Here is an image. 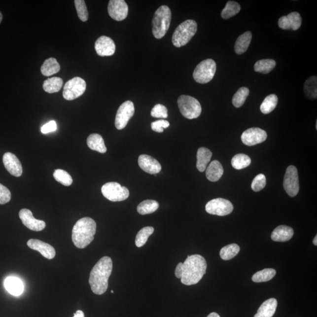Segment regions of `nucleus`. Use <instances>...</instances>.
<instances>
[{"label": "nucleus", "instance_id": "obj_1", "mask_svg": "<svg viewBox=\"0 0 317 317\" xmlns=\"http://www.w3.org/2000/svg\"><path fill=\"white\" fill-rule=\"evenodd\" d=\"M207 263L199 254L188 255L184 262L179 263L175 269V276L186 285L198 284L206 273Z\"/></svg>", "mask_w": 317, "mask_h": 317}, {"label": "nucleus", "instance_id": "obj_2", "mask_svg": "<svg viewBox=\"0 0 317 317\" xmlns=\"http://www.w3.org/2000/svg\"><path fill=\"white\" fill-rule=\"evenodd\" d=\"M113 264L111 258L103 257L95 264L91 270L89 283L94 294L102 295L108 287V280L112 272Z\"/></svg>", "mask_w": 317, "mask_h": 317}, {"label": "nucleus", "instance_id": "obj_3", "mask_svg": "<svg viewBox=\"0 0 317 317\" xmlns=\"http://www.w3.org/2000/svg\"><path fill=\"white\" fill-rule=\"evenodd\" d=\"M97 224L90 217H84L77 221L73 226L72 240L78 248H84L94 241L96 233Z\"/></svg>", "mask_w": 317, "mask_h": 317}, {"label": "nucleus", "instance_id": "obj_4", "mask_svg": "<svg viewBox=\"0 0 317 317\" xmlns=\"http://www.w3.org/2000/svg\"><path fill=\"white\" fill-rule=\"evenodd\" d=\"M172 13L168 6L162 5L154 14L152 20V33L157 39L164 37L170 26Z\"/></svg>", "mask_w": 317, "mask_h": 317}, {"label": "nucleus", "instance_id": "obj_5", "mask_svg": "<svg viewBox=\"0 0 317 317\" xmlns=\"http://www.w3.org/2000/svg\"><path fill=\"white\" fill-rule=\"evenodd\" d=\"M198 24L195 21L188 20L181 23L172 35V43L177 48L183 47L188 43L196 33Z\"/></svg>", "mask_w": 317, "mask_h": 317}, {"label": "nucleus", "instance_id": "obj_6", "mask_svg": "<svg viewBox=\"0 0 317 317\" xmlns=\"http://www.w3.org/2000/svg\"><path fill=\"white\" fill-rule=\"evenodd\" d=\"M177 104L181 115L184 118L196 119L201 114V105L195 98L188 95H181L178 98Z\"/></svg>", "mask_w": 317, "mask_h": 317}, {"label": "nucleus", "instance_id": "obj_7", "mask_svg": "<svg viewBox=\"0 0 317 317\" xmlns=\"http://www.w3.org/2000/svg\"><path fill=\"white\" fill-rule=\"evenodd\" d=\"M216 71V64L211 59L203 61L196 67L193 73L194 79L199 84H207L213 79Z\"/></svg>", "mask_w": 317, "mask_h": 317}, {"label": "nucleus", "instance_id": "obj_8", "mask_svg": "<svg viewBox=\"0 0 317 317\" xmlns=\"http://www.w3.org/2000/svg\"><path fill=\"white\" fill-rule=\"evenodd\" d=\"M101 192L105 198L111 202L124 201L129 196V191L127 187L116 182L105 184L102 187Z\"/></svg>", "mask_w": 317, "mask_h": 317}, {"label": "nucleus", "instance_id": "obj_9", "mask_svg": "<svg viewBox=\"0 0 317 317\" xmlns=\"http://www.w3.org/2000/svg\"><path fill=\"white\" fill-rule=\"evenodd\" d=\"M86 88L87 84L85 80L80 77H75L67 81L64 85L63 94L64 99L74 100L84 94Z\"/></svg>", "mask_w": 317, "mask_h": 317}, {"label": "nucleus", "instance_id": "obj_10", "mask_svg": "<svg viewBox=\"0 0 317 317\" xmlns=\"http://www.w3.org/2000/svg\"><path fill=\"white\" fill-rule=\"evenodd\" d=\"M233 211V205L228 200L217 198L209 201L206 205V211L208 213L216 216H227Z\"/></svg>", "mask_w": 317, "mask_h": 317}, {"label": "nucleus", "instance_id": "obj_11", "mask_svg": "<svg viewBox=\"0 0 317 317\" xmlns=\"http://www.w3.org/2000/svg\"><path fill=\"white\" fill-rule=\"evenodd\" d=\"M283 186L286 193L291 197L297 195L299 192L300 185L298 171L294 166H290L286 170Z\"/></svg>", "mask_w": 317, "mask_h": 317}, {"label": "nucleus", "instance_id": "obj_12", "mask_svg": "<svg viewBox=\"0 0 317 317\" xmlns=\"http://www.w3.org/2000/svg\"><path fill=\"white\" fill-rule=\"evenodd\" d=\"M135 113L134 104L132 101H127L119 106L115 118V127L121 130L127 127L129 120L134 116Z\"/></svg>", "mask_w": 317, "mask_h": 317}, {"label": "nucleus", "instance_id": "obj_13", "mask_svg": "<svg viewBox=\"0 0 317 317\" xmlns=\"http://www.w3.org/2000/svg\"><path fill=\"white\" fill-rule=\"evenodd\" d=\"M267 138V134L265 131L258 128H252L243 132L241 139L246 145L252 146L263 142Z\"/></svg>", "mask_w": 317, "mask_h": 317}, {"label": "nucleus", "instance_id": "obj_14", "mask_svg": "<svg viewBox=\"0 0 317 317\" xmlns=\"http://www.w3.org/2000/svg\"><path fill=\"white\" fill-rule=\"evenodd\" d=\"M128 6L124 0H110L107 6L109 16L112 19L121 21L125 19L128 14Z\"/></svg>", "mask_w": 317, "mask_h": 317}, {"label": "nucleus", "instance_id": "obj_15", "mask_svg": "<svg viewBox=\"0 0 317 317\" xmlns=\"http://www.w3.org/2000/svg\"><path fill=\"white\" fill-rule=\"evenodd\" d=\"M19 217L24 225L31 230L40 232L45 228V221L36 219L33 216L32 211L27 209H21Z\"/></svg>", "mask_w": 317, "mask_h": 317}, {"label": "nucleus", "instance_id": "obj_16", "mask_svg": "<svg viewBox=\"0 0 317 317\" xmlns=\"http://www.w3.org/2000/svg\"><path fill=\"white\" fill-rule=\"evenodd\" d=\"M95 49L100 56L108 57L114 54L116 46L114 41L111 38L108 36H102L95 42Z\"/></svg>", "mask_w": 317, "mask_h": 317}, {"label": "nucleus", "instance_id": "obj_17", "mask_svg": "<svg viewBox=\"0 0 317 317\" xmlns=\"http://www.w3.org/2000/svg\"><path fill=\"white\" fill-rule=\"evenodd\" d=\"M3 164L6 169L15 177H20L23 174V167L19 159L13 153L7 152L3 156Z\"/></svg>", "mask_w": 317, "mask_h": 317}, {"label": "nucleus", "instance_id": "obj_18", "mask_svg": "<svg viewBox=\"0 0 317 317\" xmlns=\"http://www.w3.org/2000/svg\"><path fill=\"white\" fill-rule=\"evenodd\" d=\"M302 24V18L297 12H292L287 16H282L279 20L280 29L293 31L299 29Z\"/></svg>", "mask_w": 317, "mask_h": 317}, {"label": "nucleus", "instance_id": "obj_19", "mask_svg": "<svg viewBox=\"0 0 317 317\" xmlns=\"http://www.w3.org/2000/svg\"><path fill=\"white\" fill-rule=\"evenodd\" d=\"M27 246L33 250L38 251L43 257L49 260L54 258L56 254L55 248L52 246L37 239H30L27 242Z\"/></svg>", "mask_w": 317, "mask_h": 317}, {"label": "nucleus", "instance_id": "obj_20", "mask_svg": "<svg viewBox=\"0 0 317 317\" xmlns=\"http://www.w3.org/2000/svg\"><path fill=\"white\" fill-rule=\"evenodd\" d=\"M138 164L143 171L151 175L159 173L162 169L161 164L156 159L147 155H141L139 157Z\"/></svg>", "mask_w": 317, "mask_h": 317}, {"label": "nucleus", "instance_id": "obj_21", "mask_svg": "<svg viewBox=\"0 0 317 317\" xmlns=\"http://www.w3.org/2000/svg\"><path fill=\"white\" fill-rule=\"evenodd\" d=\"M293 235L294 231L291 227L282 225L274 230L271 238L275 242H285L290 241Z\"/></svg>", "mask_w": 317, "mask_h": 317}, {"label": "nucleus", "instance_id": "obj_22", "mask_svg": "<svg viewBox=\"0 0 317 317\" xmlns=\"http://www.w3.org/2000/svg\"><path fill=\"white\" fill-rule=\"evenodd\" d=\"M278 307V301L272 298L267 300L261 305L257 313L254 317H272Z\"/></svg>", "mask_w": 317, "mask_h": 317}, {"label": "nucleus", "instance_id": "obj_23", "mask_svg": "<svg viewBox=\"0 0 317 317\" xmlns=\"http://www.w3.org/2000/svg\"><path fill=\"white\" fill-rule=\"evenodd\" d=\"M224 170L222 165L217 161H212L206 168V176L209 180L217 181L223 176Z\"/></svg>", "mask_w": 317, "mask_h": 317}, {"label": "nucleus", "instance_id": "obj_24", "mask_svg": "<svg viewBox=\"0 0 317 317\" xmlns=\"http://www.w3.org/2000/svg\"><path fill=\"white\" fill-rule=\"evenodd\" d=\"M4 286L9 293L18 296L23 293L24 285L21 280L15 277H8L5 280Z\"/></svg>", "mask_w": 317, "mask_h": 317}, {"label": "nucleus", "instance_id": "obj_25", "mask_svg": "<svg viewBox=\"0 0 317 317\" xmlns=\"http://www.w3.org/2000/svg\"><path fill=\"white\" fill-rule=\"evenodd\" d=\"M212 153L206 147H200L197 153L196 167L201 172H204L211 159Z\"/></svg>", "mask_w": 317, "mask_h": 317}, {"label": "nucleus", "instance_id": "obj_26", "mask_svg": "<svg viewBox=\"0 0 317 317\" xmlns=\"http://www.w3.org/2000/svg\"><path fill=\"white\" fill-rule=\"evenodd\" d=\"M87 144L91 150L101 153L106 152L107 149L103 138L99 134H93L89 135L87 139Z\"/></svg>", "mask_w": 317, "mask_h": 317}, {"label": "nucleus", "instance_id": "obj_27", "mask_svg": "<svg viewBox=\"0 0 317 317\" xmlns=\"http://www.w3.org/2000/svg\"><path fill=\"white\" fill-rule=\"evenodd\" d=\"M252 39V34L250 32H247L240 35L237 39L235 45V51L237 54L241 55L244 54L250 44Z\"/></svg>", "mask_w": 317, "mask_h": 317}, {"label": "nucleus", "instance_id": "obj_28", "mask_svg": "<svg viewBox=\"0 0 317 317\" xmlns=\"http://www.w3.org/2000/svg\"><path fill=\"white\" fill-rule=\"evenodd\" d=\"M60 65L54 58H50L46 60L41 68L42 74L45 76H50L60 71Z\"/></svg>", "mask_w": 317, "mask_h": 317}, {"label": "nucleus", "instance_id": "obj_29", "mask_svg": "<svg viewBox=\"0 0 317 317\" xmlns=\"http://www.w3.org/2000/svg\"><path fill=\"white\" fill-rule=\"evenodd\" d=\"M304 94L308 99L316 100L317 98V78L313 76L308 78L304 86Z\"/></svg>", "mask_w": 317, "mask_h": 317}, {"label": "nucleus", "instance_id": "obj_30", "mask_svg": "<svg viewBox=\"0 0 317 317\" xmlns=\"http://www.w3.org/2000/svg\"><path fill=\"white\" fill-rule=\"evenodd\" d=\"M63 85V80L58 77H52V78L46 79L43 84V89L47 93L52 94L59 92L62 88Z\"/></svg>", "mask_w": 317, "mask_h": 317}, {"label": "nucleus", "instance_id": "obj_31", "mask_svg": "<svg viewBox=\"0 0 317 317\" xmlns=\"http://www.w3.org/2000/svg\"><path fill=\"white\" fill-rule=\"evenodd\" d=\"M159 207V203L153 200H146L141 202L137 207V211L141 215L154 213Z\"/></svg>", "mask_w": 317, "mask_h": 317}, {"label": "nucleus", "instance_id": "obj_32", "mask_svg": "<svg viewBox=\"0 0 317 317\" xmlns=\"http://www.w3.org/2000/svg\"><path fill=\"white\" fill-rule=\"evenodd\" d=\"M278 104V97L275 94L268 95L260 106L261 112L268 114L273 111Z\"/></svg>", "mask_w": 317, "mask_h": 317}, {"label": "nucleus", "instance_id": "obj_33", "mask_svg": "<svg viewBox=\"0 0 317 317\" xmlns=\"http://www.w3.org/2000/svg\"><path fill=\"white\" fill-rule=\"evenodd\" d=\"M276 66V63L275 60L271 59H265L258 61L255 64L254 69L255 72L261 73H270L275 69Z\"/></svg>", "mask_w": 317, "mask_h": 317}, {"label": "nucleus", "instance_id": "obj_34", "mask_svg": "<svg viewBox=\"0 0 317 317\" xmlns=\"http://www.w3.org/2000/svg\"><path fill=\"white\" fill-rule=\"evenodd\" d=\"M241 10V5L238 2L229 1L227 2L225 7L221 11V16L223 19H229L238 14Z\"/></svg>", "mask_w": 317, "mask_h": 317}, {"label": "nucleus", "instance_id": "obj_35", "mask_svg": "<svg viewBox=\"0 0 317 317\" xmlns=\"http://www.w3.org/2000/svg\"><path fill=\"white\" fill-rule=\"evenodd\" d=\"M276 275V271L273 269H265L255 273L252 277L255 282H267L273 279Z\"/></svg>", "mask_w": 317, "mask_h": 317}, {"label": "nucleus", "instance_id": "obj_36", "mask_svg": "<svg viewBox=\"0 0 317 317\" xmlns=\"http://www.w3.org/2000/svg\"><path fill=\"white\" fill-rule=\"evenodd\" d=\"M251 164L250 157L245 154L239 153L236 155L232 159L233 167L238 170L248 167Z\"/></svg>", "mask_w": 317, "mask_h": 317}, {"label": "nucleus", "instance_id": "obj_37", "mask_svg": "<svg viewBox=\"0 0 317 317\" xmlns=\"http://www.w3.org/2000/svg\"><path fill=\"white\" fill-rule=\"evenodd\" d=\"M154 232V228L152 227H145L141 229L138 233L135 239V245L138 247H142L148 240V238Z\"/></svg>", "mask_w": 317, "mask_h": 317}, {"label": "nucleus", "instance_id": "obj_38", "mask_svg": "<svg viewBox=\"0 0 317 317\" xmlns=\"http://www.w3.org/2000/svg\"><path fill=\"white\" fill-rule=\"evenodd\" d=\"M239 246L236 244H230L221 249L220 257L224 260H229L235 257L239 253Z\"/></svg>", "mask_w": 317, "mask_h": 317}, {"label": "nucleus", "instance_id": "obj_39", "mask_svg": "<svg viewBox=\"0 0 317 317\" xmlns=\"http://www.w3.org/2000/svg\"><path fill=\"white\" fill-rule=\"evenodd\" d=\"M250 91L247 88L242 87L237 91L234 95L232 100L233 106L236 107H241L245 104L246 99H247Z\"/></svg>", "mask_w": 317, "mask_h": 317}, {"label": "nucleus", "instance_id": "obj_40", "mask_svg": "<svg viewBox=\"0 0 317 317\" xmlns=\"http://www.w3.org/2000/svg\"><path fill=\"white\" fill-rule=\"evenodd\" d=\"M53 176L58 182L61 183L64 186H69L72 183L71 176L62 169H56L54 172Z\"/></svg>", "mask_w": 317, "mask_h": 317}, {"label": "nucleus", "instance_id": "obj_41", "mask_svg": "<svg viewBox=\"0 0 317 317\" xmlns=\"http://www.w3.org/2000/svg\"><path fill=\"white\" fill-rule=\"evenodd\" d=\"M77 14L82 21H87L88 20V11L87 5L84 0H75L74 1Z\"/></svg>", "mask_w": 317, "mask_h": 317}, {"label": "nucleus", "instance_id": "obj_42", "mask_svg": "<svg viewBox=\"0 0 317 317\" xmlns=\"http://www.w3.org/2000/svg\"><path fill=\"white\" fill-rule=\"evenodd\" d=\"M266 185V178L263 174L258 175L251 183V188L254 192H260Z\"/></svg>", "mask_w": 317, "mask_h": 317}, {"label": "nucleus", "instance_id": "obj_43", "mask_svg": "<svg viewBox=\"0 0 317 317\" xmlns=\"http://www.w3.org/2000/svg\"><path fill=\"white\" fill-rule=\"evenodd\" d=\"M150 114L154 118H167L168 116V109L163 105L157 104L153 107Z\"/></svg>", "mask_w": 317, "mask_h": 317}, {"label": "nucleus", "instance_id": "obj_44", "mask_svg": "<svg viewBox=\"0 0 317 317\" xmlns=\"http://www.w3.org/2000/svg\"><path fill=\"white\" fill-rule=\"evenodd\" d=\"M11 194L7 187L0 183V205H4L10 201Z\"/></svg>", "mask_w": 317, "mask_h": 317}, {"label": "nucleus", "instance_id": "obj_45", "mask_svg": "<svg viewBox=\"0 0 317 317\" xmlns=\"http://www.w3.org/2000/svg\"><path fill=\"white\" fill-rule=\"evenodd\" d=\"M169 125H170V124L168 121L161 119L152 122L151 128L153 131L158 132V133H162L164 131V129L168 128Z\"/></svg>", "mask_w": 317, "mask_h": 317}, {"label": "nucleus", "instance_id": "obj_46", "mask_svg": "<svg viewBox=\"0 0 317 317\" xmlns=\"http://www.w3.org/2000/svg\"><path fill=\"white\" fill-rule=\"evenodd\" d=\"M57 125L56 122L51 121L42 126L41 131L43 134H47L57 130Z\"/></svg>", "mask_w": 317, "mask_h": 317}, {"label": "nucleus", "instance_id": "obj_47", "mask_svg": "<svg viewBox=\"0 0 317 317\" xmlns=\"http://www.w3.org/2000/svg\"><path fill=\"white\" fill-rule=\"evenodd\" d=\"M73 317H85L84 313L81 310H77Z\"/></svg>", "mask_w": 317, "mask_h": 317}, {"label": "nucleus", "instance_id": "obj_48", "mask_svg": "<svg viewBox=\"0 0 317 317\" xmlns=\"http://www.w3.org/2000/svg\"><path fill=\"white\" fill-rule=\"evenodd\" d=\"M207 317H220L219 315H218V314L216 313H212L210 314Z\"/></svg>", "mask_w": 317, "mask_h": 317}, {"label": "nucleus", "instance_id": "obj_49", "mask_svg": "<svg viewBox=\"0 0 317 317\" xmlns=\"http://www.w3.org/2000/svg\"><path fill=\"white\" fill-rule=\"evenodd\" d=\"M313 244L316 246H317V236H316L315 238L313 240Z\"/></svg>", "mask_w": 317, "mask_h": 317}, {"label": "nucleus", "instance_id": "obj_50", "mask_svg": "<svg viewBox=\"0 0 317 317\" xmlns=\"http://www.w3.org/2000/svg\"><path fill=\"white\" fill-rule=\"evenodd\" d=\"M2 20V15L1 12H0V23H1Z\"/></svg>", "mask_w": 317, "mask_h": 317}, {"label": "nucleus", "instance_id": "obj_51", "mask_svg": "<svg viewBox=\"0 0 317 317\" xmlns=\"http://www.w3.org/2000/svg\"><path fill=\"white\" fill-rule=\"evenodd\" d=\"M111 293H112V294H113V293H114V291H113V290H112V291H111Z\"/></svg>", "mask_w": 317, "mask_h": 317}]
</instances>
